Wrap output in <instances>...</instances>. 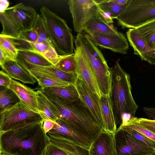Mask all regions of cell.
<instances>
[{"label": "cell", "mask_w": 155, "mask_h": 155, "mask_svg": "<svg viewBox=\"0 0 155 155\" xmlns=\"http://www.w3.org/2000/svg\"><path fill=\"white\" fill-rule=\"evenodd\" d=\"M44 120L19 124L0 132L1 152L16 155L18 151L42 155L49 145L43 129Z\"/></svg>", "instance_id": "6da1fadb"}, {"label": "cell", "mask_w": 155, "mask_h": 155, "mask_svg": "<svg viewBox=\"0 0 155 155\" xmlns=\"http://www.w3.org/2000/svg\"><path fill=\"white\" fill-rule=\"evenodd\" d=\"M43 93L55 107L58 119L68 124L91 144L103 130L80 98L70 101Z\"/></svg>", "instance_id": "7a4b0ae2"}, {"label": "cell", "mask_w": 155, "mask_h": 155, "mask_svg": "<svg viewBox=\"0 0 155 155\" xmlns=\"http://www.w3.org/2000/svg\"><path fill=\"white\" fill-rule=\"evenodd\" d=\"M110 97L116 124L125 125L134 117L139 106L133 97L130 77L121 67L118 60L111 68Z\"/></svg>", "instance_id": "3957f363"}, {"label": "cell", "mask_w": 155, "mask_h": 155, "mask_svg": "<svg viewBox=\"0 0 155 155\" xmlns=\"http://www.w3.org/2000/svg\"><path fill=\"white\" fill-rule=\"evenodd\" d=\"M75 45L81 46L86 54L94 73L101 95L110 96L111 84V68L108 66L101 52L85 32L78 34Z\"/></svg>", "instance_id": "277c9868"}, {"label": "cell", "mask_w": 155, "mask_h": 155, "mask_svg": "<svg viewBox=\"0 0 155 155\" xmlns=\"http://www.w3.org/2000/svg\"><path fill=\"white\" fill-rule=\"evenodd\" d=\"M40 12L48 36L58 54H74V39L66 21L45 6L41 7Z\"/></svg>", "instance_id": "5b68a950"}, {"label": "cell", "mask_w": 155, "mask_h": 155, "mask_svg": "<svg viewBox=\"0 0 155 155\" xmlns=\"http://www.w3.org/2000/svg\"><path fill=\"white\" fill-rule=\"evenodd\" d=\"M116 19L123 29L136 28L155 19V0H129Z\"/></svg>", "instance_id": "8992f818"}, {"label": "cell", "mask_w": 155, "mask_h": 155, "mask_svg": "<svg viewBox=\"0 0 155 155\" xmlns=\"http://www.w3.org/2000/svg\"><path fill=\"white\" fill-rule=\"evenodd\" d=\"M0 113V132L19 124L44 120L39 114L31 110L21 102Z\"/></svg>", "instance_id": "52a82bcc"}, {"label": "cell", "mask_w": 155, "mask_h": 155, "mask_svg": "<svg viewBox=\"0 0 155 155\" xmlns=\"http://www.w3.org/2000/svg\"><path fill=\"white\" fill-rule=\"evenodd\" d=\"M68 4L74 30L81 33L87 22L98 14V6L95 0H69Z\"/></svg>", "instance_id": "ba28073f"}, {"label": "cell", "mask_w": 155, "mask_h": 155, "mask_svg": "<svg viewBox=\"0 0 155 155\" xmlns=\"http://www.w3.org/2000/svg\"><path fill=\"white\" fill-rule=\"evenodd\" d=\"M114 135L116 155L155 154V150L138 141L122 129L117 128Z\"/></svg>", "instance_id": "9c48e42d"}, {"label": "cell", "mask_w": 155, "mask_h": 155, "mask_svg": "<svg viewBox=\"0 0 155 155\" xmlns=\"http://www.w3.org/2000/svg\"><path fill=\"white\" fill-rule=\"evenodd\" d=\"M75 86L80 99L89 110L94 119L105 131L100 98L87 86L84 81L78 77Z\"/></svg>", "instance_id": "30bf717a"}, {"label": "cell", "mask_w": 155, "mask_h": 155, "mask_svg": "<svg viewBox=\"0 0 155 155\" xmlns=\"http://www.w3.org/2000/svg\"><path fill=\"white\" fill-rule=\"evenodd\" d=\"M74 56L78 77L82 79L87 86L100 98L101 94L93 70L86 54L80 46L75 45Z\"/></svg>", "instance_id": "8fae6325"}, {"label": "cell", "mask_w": 155, "mask_h": 155, "mask_svg": "<svg viewBox=\"0 0 155 155\" xmlns=\"http://www.w3.org/2000/svg\"><path fill=\"white\" fill-rule=\"evenodd\" d=\"M48 132V134L57 140L68 142L87 151L91 144L68 124L60 119L56 120L53 127Z\"/></svg>", "instance_id": "7c38bea8"}, {"label": "cell", "mask_w": 155, "mask_h": 155, "mask_svg": "<svg viewBox=\"0 0 155 155\" xmlns=\"http://www.w3.org/2000/svg\"><path fill=\"white\" fill-rule=\"evenodd\" d=\"M5 12L21 32L32 28L38 15L34 8L22 2L8 8Z\"/></svg>", "instance_id": "4fadbf2b"}, {"label": "cell", "mask_w": 155, "mask_h": 155, "mask_svg": "<svg viewBox=\"0 0 155 155\" xmlns=\"http://www.w3.org/2000/svg\"><path fill=\"white\" fill-rule=\"evenodd\" d=\"M90 39L97 46L109 49L114 52L127 54L129 44L125 35L120 32L117 35L99 33L87 34Z\"/></svg>", "instance_id": "5bb4252c"}, {"label": "cell", "mask_w": 155, "mask_h": 155, "mask_svg": "<svg viewBox=\"0 0 155 155\" xmlns=\"http://www.w3.org/2000/svg\"><path fill=\"white\" fill-rule=\"evenodd\" d=\"M126 35L134 54L139 56L142 60L155 65V51L150 48L141 34L135 28H131L128 30Z\"/></svg>", "instance_id": "9a60e30c"}, {"label": "cell", "mask_w": 155, "mask_h": 155, "mask_svg": "<svg viewBox=\"0 0 155 155\" xmlns=\"http://www.w3.org/2000/svg\"><path fill=\"white\" fill-rule=\"evenodd\" d=\"M88 155H116L114 134L103 130L91 144Z\"/></svg>", "instance_id": "2e32d148"}, {"label": "cell", "mask_w": 155, "mask_h": 155, "mask_svg": "<svg viewBox=\"0 0 155 155\" xmlns=\"http://www.w3.org/2000/svg\"><path fill=\"white\" fill-rule=\"evenodd\" d=\"M17 61L26 70L42 72L67 82L69 84L75 85L78 77L76 73H66L61 70L53 65L47 67L34 65L26 62L19 58H17Z\"/></svg>", "instance_id": "e0dca14e"}, {"label": "cell", "mask_w": 155, "mask_h": 155, "mask_svg": "<svg viewBox=\"0 0 155 155\" xmlns=\"http://www.w3.org/2000/svg\"><path fill=\"white\" fill-rule=\"evenodd\" d=\"M9 88L16 94L21 103L31 110L39 113L37 91L12 79Z\"/></svg>", "instance_id": "ac0fdd59"}, {"label": "cell", "mask_w": 155, "mask_h": 155, "mask_svg": "<svg viewBox=\"0 0 155 155\" xmlns=\"http://www.w3.org/2000/svg\"><path fill=\"white\" fill-rule=\"evenodd\" d=\"M0 65L2 71L12 78L24 84H34L36 83L34 78L17 61L6 60Z\"/></svg>", "instance_id": "d6986e66"}, {"label": "cell", "mask_w": 155, "mask_h": 155, "mask_svg": "<svg viewBox=\"0 0 155 155\" xmlns=\"http://www.w3.org/2000/svg\"><path fill=\"white\" fill-rule=\"evenodd\" d=\"M83 31L87 34L99 33L117 35L119 33L117 29L104 21L98 14L86 24Z\"/></svg>", "instance_id": "ffe728a7"}, {"label": "cell", "mask_w": 155, "mask_h": 155, "mask_svg": "<svg viewBox=\"0 0 155 155\" xmlns=\"http://www.w3.org/2000/svg\"><path fill=\"white\" fill-rule=\"evenodd\" d=\"M100 100L105 125V131L114 134L117 129V125L110 97L102 95Z\"/></svg>", "instance_id": "44dd1931"}, {"label": "cell", "mask_w": 155, "mask_h": 155, "mask_svg": "<svg viewBox=\"0 0 155 155\" xmlns=\"http://www.w3.org/2000/svg\"><path fill=\"white\" fill-rule=\"evenodd\" d=\"M37 91L39 113L44 120L48 119L55 122L58 119L56 109L45 95L41 90Z\"/></svg>", "instance_id": "7402d4cb"}, {"label": "cell", "mask_w": 155, "mask_h": 155, "mask_svg": "<svg viewBox=\"0 0 155 155\" xmlns=\"http://www.w3.org/2000/svg\"><path fill=\"white\" fill-rule=\"evenodd\" d=\"M32 51L42 55L53 65L55 66L65 55L58 54L51 45L42 42L31 43Z\"/></svg>", "instance_id": "603a6c76"}, {"label": "cell", "mask_w": 155, "mask_h": 155, "mask_svg": "<svg viewBox=\"0 0 155 155\" xmlns=\"http://www.w3.org/2000/svg\"><path fill=\"white\" fill-rule=\"evenodd\" d=\"M0 51L1 59L17 61L18 50L11 38L0 34Z\"/></svg>", "instance_id": "cb8c5ba5"}, {"label": "cell", "mask_w": 155, "mask_h": 155, "mask_svg": "<svg viewBox=\"0 0 155 155\" xmlns=\"http://www.w3.org/2000/svg\"><path fill=\"white\" fill-rule=\"evenodd\" d=\"M45 93L70 101H74L80 98L75 85L69 84L64 87H52L41 89Z\"/></svg>", "instance_id": "d4e9b609"}, {"label": "cell", "mask_w": 155, "mask_h": 155, "mask_svg": "<svg viewBox=\"0 0 155 155\" xmlns=\"http://www.w3.org/2000/svg\"><path fill=\"white\" fill-rule=\"evenodd\" d=\"M37 81L41 89L52 87H65L69 84L45 73L30 70H26Z\"/></svg>", "instance_id": "484cf974"}, {"label": "cell", "mask_w": 155, "mask_h": 155, "mask_svg": "<svg viewBox=\"0 0 155 155\" xmlns=\"http://www.w3.org/2000/svg\"><path fill=\"white\" fill-rule=\"evenodd\" d=\"M20 102L16 94L8 87L0 86V112Z\"/></svg>", "instance_id": "4316f807"}, {"label": "cell", "mask_w": 155, "mask_h": 155, "mask_svg": "<svg viewBox=\"0 0 155 155\" xmlns=\"http://www.w3.org/2000/svg\"><path fill=\"white\" fill-rule=\"evenodd\" d=\"M0 20L2 27L0 34L12 38L19 37L21 32L5 12L0 13Z\"/></svg>", "instance_id": "83f0119b"}, {"label": "cell", "mask_w": 155, "mask_h": 155, "mask_svg": "<svg viewBox=\"0 0 155 155\" xmlns=\"http://www.w3.org/2000/svg\"><path fill=\"white\" fill-rule=\"evenodd\" d=\"M18 57L26 62L35 65L47 67L53 65L42 55L33 52L18 51Z\"/></svg>", "instance_id": "f1b7e54d"}, {"label": "cell", "mask_w": 155, "mask_h": 155, "mask_svg": "<svg viewBox=\"0 0 155 155\" xmlns=\"http://www.w3.org/2000/svg\"><path fill=\"white\" fill-rule=\"evenodd\" d=\"M135 29L144 38L150 48L155 51V19Z\"/></svg>", "instance_id": "f546056e"}, {"label": "cell", "mask_w": 155, "mask_h": 155, "mask_svg": "<svg viewBox=\"0 0 155 155\" xmlns=\"http://www.w3.org/2000/svg\"><path fill=\"white\" fill-rule=\"evenodd\" d=\"M32 28L34 29L38 34V39L37 42L44 43L52 46L41 15L38 14Z\"/></svg>", "instance_id": "4dcf8cb0"}, {"label": "cell", "mask_w": 155, "mask_h": 155, "mask_svg": "<svg viewBox=\"0 0 155 155\" xmlns=\"http://www.w3.org/2000/svg\"><path fill=\"white\" fill-rule=\"evenodd\" d=\"M99 7L110 13L112 17L116 18L122 11L125 6H120L112 0H95Z\"/></svg>", "instance_id": "1f68e13d"}, {"label": "cell", "mask_w": 155, "mask_h": 155, "mask_svg": "<svg viewBox=\"0 0 155 155\" xmlns=\"http://www.w3.org/2000/svg\"><path fill=\"white\" fill-rule=\"evenodd\" d=\"M55 66L66 73H76V63L74 53L70 55H65Z\"/></svg>", "instance_id": "d6a6232c"}, {"label": "cell", "mask_w": 155, "mask_h": 155, "mask_svg": "<svg viewBox=\"0 0 155 155\" xmlns=\"http://www.w3.org/2000/svg\"><path fill=\"white\" fill-rule=\"evenodd\" d=\"M118 128L125 130L135 139L145 145L155 150L154 141L127 126L120 125Z\"/></svg>", "instance_id": "836d02e7"}, {"label": "cell", "mask_w": 155, "mask_h": 155, "mask_svg": "<svg viewBox=\"0 0 155 155\" xmlns=\"http://www.w3.org/2000/svg\"><path fill=\"white\" fill-rule=\"evenodd\" d=\"M125 125L127 126L155 142V134L151 131L141 126L134 120L133 117L130 119Z\"/></svg>", "instance_id": "e575fe53"}, {"label": "cell", "mask_w": 155, "mask_h": 155, "mask_svg": "<svg viewBox=\"0 0 155 155\" xmlns=\"http://www.w3.org/2000/svg\"><path fill=\"white\" fill-rule=\"evenodd\" d=\"M19 39L30 43L37 42L38 39V35L36 31L33 29L21 32Z\"/></svg>", "instance_id": "d590c367"}, {"label": "cell", "mask_w": 155, "mask_h": 155, "mask_svg": "<svg viewBox=\"0 0 155 155\" xmlns=\"http://www.w3.org/2000/svg\"><path fill=\"white\" fill-rule=\"evenodd\" d=\"M134 120L143 127L155 134V120L146 118L133 117Z\"/></svg>", "instance_id": "8d00e7d4"}, {"label": "cell", "mask_w": 155, "mask_h": 155, "mask_svg": "<svg viewBox=\"0 0 155 155\" xmlns=\"http://www.w3.org/2000/svg\"><path fill=\"white\" fill-rule=\"evenodd\" d=\"M12 78L3 71H0V85L9 88Z\"/></svg>", "instance_id": "74e56055"}, {"label": "cell", "mask_w": 155, "mask_h": 155, "mask_svg": "<svg viewBox=\"0 0 155 155\" xmlns=\"http://www.w3.org/2000/svg\"><path fill=\"white\" fill-rule=\"evenodd\" d=\"M98 14L101 18L107 24L110 25L114 23V18L112 17L111 14L108 12L102 10L99 7Z\"/></svg>", "instance_id": "f35d334b"}, {"label": "cell", "mask_w": 155, "mask_h": 155, "mask_svg": "<svg viewBox=\"0 0 155 155\" xmlns=\"http://www.w3.org/2000/svg\"><path fill=\"white\" fill-rule=\"evenodd\" d=\"M55 122L48 120H44L43 124V129L46 134L51 130L54 126Z\"/></svg>", "instance_id": "ab89813d"}, {"label": "cell", "mask_w": 155, "mask_h": 155, "mask_svg": "<svg viewBox=\"0 0 155 155\" xmlns=\"http://www.w3.org/2000/svg\"><path fill=\"white\" fill-rule=\"evenodd\" d=\"M143 110L148 117L155 120V107H145Z\"/></svg>", "instance_id": "60d3db41"}, {"label": "cell", "mask_w": 155, "mask_h": 155, "mask_svg": "<svg viewBox=\"0 0 155 155\" xmlns=\"http://www.w3.org/2000/svg\"><path fill=\"white\" fill-rule=\"evenodd\" d=\"M9 2L7 0L0 1V13L5 12L7 9L9 8Z\"/></svg>", "instance_id": "b9f144b4"}, {"label": "cell", "mask_w": 155, "mask_h": 155, "mask_svg": "<svg viewBox=\"0 0 155 155\" xmlns=\"http://www.w3.org/2000/svg\"><path fill=\"white\" fill-rule=\"evenodd\" d=\"M48 155H68L66 153L61 149L57 148V150H54L49 153Z\"/></svg>", "instance_id": "7bdbcfd3"}, {"label": "cell", "mask_w": 155, "mask_h": 155, "mask_svg": "<svg viewBox=\"0 0 155 155\" xmlns=\"http://www.w3.org/2000/svg\"><path fill=\"white\" fill-rule=\"evenodd\" d=\"M112 1L120 6H125L128 2L129 0H112Z\"/></svg>", "instance_id": "ee69618b"}, {"label": "cell", "mask_w": 155, "mask_h": 155, "mask_svg": "<svg viewBox=\"0 0 155 155\" xmlns=\"http://www.w3.org/2000/svg\"><path fill=\"white\" fill-rule=\"evenodd\" d=\"M1 155H7L5 153L1 152Z\"/></svg>", "instance_id": "f6af8a7d"}, {"label": "cell", "mask_w": 155, "mask_h": 155, "mask_svg": "<svg viewBox=\"0 0 155 155\" xmlns=\"http://www.w3.org/2000/svg\"><path fill=\"white\" fill-rule=\"evenodd\" d=\"M154 155L155 154H147V155Z\"/></svg>", "instance_id": "bcb514c9"}, {"label": "cell", "mask_w": 155, "mask_h": 155, "mask_svg": "<svg viewBox=\"0 0 155 155\" xmlns=\"http://www.w3.org/2000/svg\"><path fill=\"white\" fill-rule=\"evenodd\" d=\"M6 155H12V154H6Z\"/></svg>", "instance_id": "7dc6e473"}]
</instances>
